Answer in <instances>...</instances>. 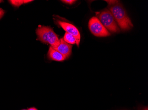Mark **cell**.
<instances>
[{"instance_id": "cell-1", "label": "cell", "mask_w": 148, "mask_h": 110, "mask_svg": "<svg viewBox=\"0 0 148 110\" xmlns=\"http://www.w3.org/2000/svg\"><path fill=\"white\" fill-rule=\"evenodd\" d=\"M108 3L109 10L123 30H127L133 27V24L120 2L117 1H106Z\"/></svg>"}, {"instance_id": "cell-2", "label": "cell", "mask_w": 148, "mask_h": 110, "mask_svg": "<svg viewBox=\"0 0 148 110\" xmlns=\"http://www.w3.org/2000/svg\"><path fill=\"white\" fill-rule=\"evenodd\" d=\"M36 33L38 39L43 43L49 44L52 48L59 45L60 39L50 26H39L36 29Z\"/></svg>"}, {"instance_id": "cell-3", "label": "cell", "mask_w": 148, "mask_h": 110, "mask_svg": "<svg viewBox=\"0 0 148 110\" xmlns=\"http://www.w3.org/2000/svg\"><path fill=\"white\" fill-rule=\"evenodd\" d=\"M99 20L106 29L111 32H119L120 29L115 19L108 9H105L98 15Z\"/></svg>"}, {"instance_id": "cell-4", "label": "cell", "mask_w": 148, "mask_h": 110, "mask_svg": "<svg viewBox=\"0 0 148 110\" xmlns=\"http://www.w3.org/2000/svg\"><path fill=\"white\" fill-rule=\"evenodd\" d=\"M88 26L91 33L96 37H107L110 35L97 17H93L90 20Z\"/></svg>"}, {"instance_id": "cell-5", "label": "cell", "mask_w": 148, "mask_h": 110, "mask_svg": "<svg viewBox=\"0 0 148 110\" xmlns=\"http://www.w3.org/2000/svg\"><path fill=\"white\" fill-rule=\"evenodd\" d=\"M57 23L65 31H66V33L73 35L76 38V44L79 47L80 42V34L78 29L75 26L69 23L61 21H58Z\"/></svg>"}, {"instance_id": "cell-6", "label": "cell", "mask_w": 148, "mask_h": 110, "mask_svg": "<svg viewBox=\"0 0 148 110\" xmlns=\"http://www.w3.org/2000/svg\"><path fill=\"white\" fill-rule=\"evenodd\" d=\"M72 47L71 45L66 43L63 38H61L60 39L59 45L56 47L52 48L68 59L71 54Z\"/></svg>"}, {"instance_id": "cell-7", "label": "cell", "mask_w": 148, "mask_h": 110, "mask_svg": "<svg viewBox=\"0 0 148 110\" xmlns=\"http://www.w3.org/2000/svg\"><path fill=\"white\" fill-rule=\"evenodd\" d=\"M48 58L51 60L56 61H62L66 59V58L56 50L50 47L48 53Z\"/></svg>"}, {"instance_id": "cell-8", "label": "cell", "mask_w": 148, "mask_h": 110, "mask_svg": "<svg viewBox=\"0 0 148 110\" xmlns=\"http://www.w3.org/2000/svg\"><path fill=\"white\" fill-rule=\"evenodd\" d=\"M63 39L66 43L69 44H75L76 43V39L73 35L68 33H66Z\"/></svg>"}, {"instance_id": "cell-9", "label": "cell", "mask_w": 148, "mask_h": 110, "mask_svg": "<svg viewBox=\"0 0 148 110\" xmlns=\"http://www.w3.org/2000/svg\"><path fill=\"white\" fill-rule=\"evenodd\" d=\"M9 1L10 2L11 4L12 5L16 7H18L22 4H24V1L23 0H14V1L11 0Z\"/></svg>"}, {"instance_id": "cell-10", "label": "cell", "mask_w": 148, "mask_h": 110, "mask_svg": "<svg viewBox=\"0 0 148 110\" xmlns=\"http://www.w3.org/2000/svg\"><path fill=\"white\" fill-rule=\"evenodd\" d=\"M63 2L66 3V4H69V5H72L73 3L76 1L74 0H64V1H61Z\"/></svg>"}, {"instance_id": "cell-11", "label": "cell", "mask_w": 148, "mask_h": 110, "mask_svg": "<svg viewBox=\"0 0 148 110\" xmlns=\"http://www.w3.org/2000/svg\"><path fill=\"white\" fill-rule=\"evenodd\" d=\"M4 13H5V11H4V10L2 9L1 8H0V19L3 17Z\"/></svg>"}, {"instance_id": "cell-12", "label": "cell", "mask_w": 148, "mask_h": 110, "mask_svg": "<svg viewBox=\"0 0 148 110\" xmlns=\"http://www.w3.org/2000/svg\"><path fill=\"white\" fill-rule=\"evenodd\" d=\"M27 110H38L36 107H31L28 108Z\"/></svg>"}, {"instance_id": "cell-13", "label": "cell", "mask_w": 148, "mask_h": 110, "mask_svg": "<svg viewBox=\"0 0 148 110\" xmlns=\"http://www.w3.org/2000/svg\"><path fill=\"white\" fill-rule=\"evenodd\" d=\"M31 1H31V0H25L24 1V3L25 4H26V3H29V2H31Z\"/></svg>"}, {"instance_id": "cell-14", "label": "cell", "mask_w": 148, "mask_h": 110, "mask_svg": "<svg viewBox=\"0 0 148 110\" xmlns=\"http://www.w3.org/2000/svg\"><path fill=\"white\" fill-rule=\"evenodd\" d=\"M143 110H148V107H146V108H145V109H144Z\"/></svg>"}, {"instance_id": "cell-15", "label": "cell", "mask_w": 148, "mask_h": 110, "mask_svg": "<svg viewBox=\"0 0 148 110\" xmlns=\"http://www.w3.org/2000/svg\"><path fill=\"white\" fill-rule=\"evenodd\" d=\"M2 1H0V3H1V2H2Z\"/></svg>"}, {"instance_id": "cell-16", "label": "cell", "mask_w": 148, "mask_h": 110, "mask_svg": "<svg viewBox=\"0 0 148 110\" xmlns=\"http://www.w3.org/2000/svg\"><path fill=\"white\" fill-rule=\"evenodd\" d=\"M26 110V109H22V110Z\"/></svg>"}]
</instances>
